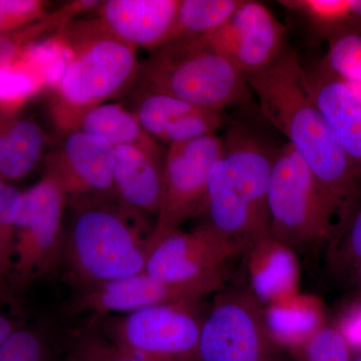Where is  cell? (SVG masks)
<instances>
[{
  "label": "cell",
  "instance_id": "6da1fadb",
  "mask_svg": "<svg viewBox=\"0 0 361 361\" xmlns=\"http://www.w3.org/2000/svg\"><path fill=\"white\" fill-rule=\"evenodd\" d=\"M246 78L262 113L305 161L345 224L360 192L361 172L318 110L296 52L287 44L272 65Z\"/></svg>",
  "mask_w": 361,
  "mask_h": 361
},
{
  "label": "cell",
  "instance_id": "7a4b0ae2",
  "mask_svg": "<svg viewBox=\"0 0 361 361\" xmlns=\"http://www.w3.org/2000/svg\"><path fill=\"white\" fill-rule=\"evenodd\" d=\"M73 217L63 242V262L82 287L144 272L149 240L142 213L114 199L68 201Z\"/></svg>",
  "mask_w": 361,
  "mask_h": 361
},
{
  "label": "cell",
  "instance_id": "3957f363",
  "mask_svg": "<svg viewBox=\"0 0 361 361\" xmlns=\"http://www.w3.org/2000/svg\"><path fill=\"white\" fill-rule=\"evenodd\" d=\"M71 59L51 90V113L63 133L90 109L118 96L139 77L137 49L116 39L97 18L73 20L59 30Z\"/></svg>",
  "mask_w": 361,
  "mask_h": 361
},
{
  "label": "cell",
  "instance_id": "277c9868",
  "mask_svg": "<svg viewBox=\"0 0 361 361\" xmlns=\"http://www.w3.org/2000/svg\"><path fill=\"white\" fill-rule=\"evenodd\" d=\"M141 90L220 111L248 101L246 75L206 37L173 40L141 63Z\"/></svg>",
  "mask_w": 361,
  "mask_h": 361
},
{
  "label": "cell",
  "instance_id": "5b68a950",
  "mask_svg": "<svg viewBox=\"0 0 361 361\" xmlns=\"http://www.w3.org/2000/svg\"><path fill=\"white\" fill-rule=\"evenodd\" d=\"M267 205L270 236L291 250H310L344 226L336 206L290 144L275 154Z\"/></svg>",
  "mask_w": 361,
  "mask_h": 361
},
{
  "label": "cell",
  "instance_id": "8992f818",
  "mask_svg": "<svg viewBox=\"0 0 361 361\" xmlns=\"http://www.w3.org/2000/svg\"><path fill=\"white\" fill-rule=\"evenodd\" d=\"M68 198L63 185L45 172L23 192L16 220L13 276L9 293L23 291L54 275L63 263V216Z\"/></svg>",
  "mask_w": 361,
  "mask_h": 361
},
{
  "label": "cell",
  "instance_id": "52a82bcc",
  "mask_svg": "<svg viewBox=\"0 0 361 361\" xmlns=\"http://www.w3.org/2000/svg\"><path fill=\"white\" fill-rule=\"evenodd\" d=\"M197 303L149 306L92 325L123 350L146 361H199L204 318Z\"/></svg>",
  "mask_w": 361,
  "mask_h": 361
},
{
  "label": "cell",
  "instance_id": "ba28073f",
  "mask_svg": "<svg viewBox=\"0 0 361 361\" xmlns=\"http://www.w3.org/2000/svg\"><path fill=\"white\" fill-rule=\"evenodd\" d=\"M199 361H282L264 308L250 291L216 297L202 325Z\"/></svg>",
  "mask_w": 361,
  "mask_h": 361
},
{
  "label": "cell",
  "instance_id": "9c48e42d",
  "mask_svg": "<svg viewBox=\"0 0 361 361\" xmlns=\"http://www.w3.org/2000/svg\"><path fill=\"white\" fill-rule=\"evenodd\" d=\"M222 155V139L216 135L169 146L164 160L160 208L149 237V250L186 221L205 212L209 174Z\"/></svg>",
  "mask_w": 361,
  "mask_h": 361
},
{
  "label": "cell",
  "instance_id": "30bf717a",
  "mask_svg": "<svg viewBox=\"0 0 361 361\" xmlns=\"http://www.w3.org/2000/svg\"><path fill=\"white\" fill-rule=\"evenodd\" d=\"M246 249L205 223L191 232L176 230L159 241L149 250L145 273L168 283L225 278L226 263Z\"/></svg>",
  "mask_w": 361,
  "mask_h": 361
},
{
  "label": "cell",
  "instance_id": "8fae6325",
  "mask_svg": "<svg viewBox=\"0 0 361 361\" xmlns=\"http://www.w3.org/2000/svg\"><path fill=\"white\" fill-rule=\"evenodd\" d=\"M225 279L168 283L149 277L144 271L115 281L82 287L68 310L71 314L90 312L99 318L111 312L130 313L149 306L199 303L210 294L222 290Z\"/></svg>",
  "mask_w": 361,
  "mask_h": 361
},
{
  "label": "cell",
  "instance_id": "7c38bea8",
  "mask_svg": "<svg viewBox=\"0 0 361 361\" xmlns=\"http://www.w3.org/2000/svg\"><path fill=\"white\" fill-rule=\"evenodd\" d=\"M204 37L245 75L272 65L287 45L284 25L251 0H241L227 23Z\"/></svg>",
  "mask_w": 361,
  "mask_h": 361
},
{
  "label": "cell",
  "instance_id": "4fadbf2b",
  "mask_svg": "<svg viewBox=\"0 0 361 361\" xmlns=\"http://www.w3.org/2000/svg\"><path fill=\"white\" fill-rule=\"evenodd\" d=\"M45 172L63 185L68 201L116 198L114 148L97 135L80 130L66 133L47 155Z\"/></svg>",
  "mask_w": 361,
  "mask_h": 361
},
{
  "label": "cell",
  "instance_id": "5bb4252c",
  "mask_svg": "<svg viewBox=\"0 0 361 361\" xmlns=\"http://www.w3.org/2000/svg\"><path fill=\"white\" fill-rule=\"evenodd\" d=\"M180 0H106L94 11L116 39L151 52L167 44Z\"/></svg>",
  "mask_w": 361,
  "mask_h": 361
},
{
  "label": "cell",
  "instance_id": "9a60e30c",
  "mask_svg": "<svg viewBox=\"0 0 361 361\" xmlns=\"http://www.w3.org/2000/svg\"><path fill=\"white\" fill-rule=\"evenodd\" d=\"M133 114L156 141H191L216 135L223 123L220 111L207 110L177 97L141 90Z\"/></svg>",
  "mask_w": 361,
  "mask_h": 361
},
{
  "label": "cell",
  "instance_id": "2e32d148",
  "mask_svg": "<svg viewBox=\"0 0 361 361\" xmlns=\"http://www.w3.org/2000/svg\"><path fill=\"white\" fill-rule=\"evenodd\" d=\"M222 142V159L233 184L270 231L268 188L276 153H269L241 127L230 128Z\"/></svg>",
  "mask_w": 361,
  "mask_h": 361
},
{
  "label": "cell",
  "instance_id": "e0dca14e",
  "mask_svg": "<svg viewBox=\"0 0 361 361\" xmlns=\"http://www.w3.org/2000/svg\"><path fill=\"white\" fill-rule=\"evenodd\" d=\"M205 212L213 229L248 249L259 240L270 236L269 229L233 184L222 157L209 174Z\"/></svg>",
  "mask_w": 361,
  "mask_h": 361
},
{
  "label": "cell",
  "instance_id": "ac0fdd59",
  "mask_svg": "<svg viewBox=\"0 0 361 361\" xmlns=\"http://www.w3.org/2000/svg\"><path fill=\"white\" fill-rule=\"evenodd\" d=\"M306 77L318 110L361 172V104L348 85L329 70L306 73Z\"/></svg>",
  "mask_w": 361,
  "mask_h": 361
},
{
  "label": "cell",
  "instance_id": "d6986e66",
  "mask_svg": "<svg viewBox=\"0 0 361 361\" xmlns=\"http://www.w3.org/2000/svg\"><path fill=\"white\" fill-rule=\"evenodd\" d=\"M164 160L134 147L114 148V185L118 200L140 213L158 214Z\"/></svg>",
  "mask_w": 361,
  "mask_h": 361
},
{
  "label": "cell",
  "instance_id": "ffe728a7",
  "mask_svg": "<svg viewBox=\"0 0 361 361\" xmlns=\"http://www.w3.org/2000/svg\"><path fill=\"white\" fill-rule=\"evenodd\" d=\"M47 139L32 118L0 114V180L11 184L32 172L44 156Z\"/></svg>",
  "mask_w": 361,
  "mask_h": 361
},
{
  "label": "cell",
  "instance_id": "44dd1931",
  "mask_svg": "<svg viewBox=\"0 0 361 361\" xmlns=\"http://www.w3.org/2000/svg\"><path fill=\"white\" fill-rule=\"evenodd\" d=\"M249 249L253 254V294L260 302L272 304L296 295L297 264L290 248L268 236Z\"/></svg>",
  "mask_w": 361,
  "mask_h": 361
},
{
  "label": "cell",
  "instance_id": "7402d4cb",
  "mask_svg": "<svg viewBox=\"0 0 361 361\" xmlns=\"http://www.w3.org/2000/svg\"><path fill=\"white\" fill-rule=\"evenodd\" d=\"M73 130L97 135L113 148L129 146L165 160L160 144L142 127L133 111L118 104L104 103L94 106L78 118Z\"/></svg>",
  "mask_w": 361,
  "mask_h": 361
},
{
  "label": "cell",
  "instance_id": "603a6c76",
  "mask_svg": "<svg viewBox=\"0 0 361 361\" xmlns=\"http://www.w3.org/2000/svg\"><path fill=\"white\" fill-rule=\"evenodd\" d=\"M297 294L269 304V310H264L273 339L280 348L286 346L292 353L325 325L324 310L320 300L312 296L300 298Z\"/></svg>",
  "mask_w": 361,
  "mask_h": 361
},
{
  "label": "cell",
  "instance_id": "cb8c5ba5",
  "mask_svg": "<svg viewBox=\"0 0 361 361\" xmlns=\"http://www.w3.org/2000/svg\"><path fill=\"white\" fill-rule=\"evenodd\" d=\"M99 1L78 0L49 11L42 20L13 32H0V66L11 63L35 40L58 32L80 13L94 11Z\"/></svg>",
  "mask_w": 361,
  "mask_h": 361
},
{
  "label": "cell",
  "instance_id": "d4e9b609",
  "mask_svg": "<svg viewBox=\"0 0 361 361\" xmlns=\"http://www.w3.org/2000/svg\"><path fill=\"white\" fill-rule=\"evenodd\" d=\"M241 0H180L169 42L202 37L224 25Z\"/></svg>",
  "mask_w": 361,
  "mask_h": 361
},
{
  "label": "cell",
  "instance_id": "484cf974",
  "mask_svg": "<svg viewBox=\"0 0 361 361\" xmlns=\"http://www.w3.org/2000/svg\"><path fill=\"white\" fill-rule=\"evenodd\" d=\"M47 92L39 75L18 56L0 66V114L16 115L27 102Z\"/></svg>",
  "mask_w": 361,
  "mask_h": 361
},
{
  "label": "cell",
  "instance_id": "4316f807",
  "mask_svg": "<svg viewBox=\"0 0 361 361\" xmlns=\"http://www.w3.org/2000/svg\"><path fill=\"white\" fill-rule=\"evenodd\" d=\"M59 30L35 40L20 54V58L39 75L49 92L58 85L71 59L70 49L61 39Z\"/></svg>",
  "mask_w": 361,
  "mask_h": 361
},
{
  "label": "cell",
  "instance_id": "83f0119b",
  "mask_svg": "<svg viewBox=\"0 0 361 361\" xmlns=\"http://www.w3.org/2000/svg\"><path fill=\"white\" fill-rule=\"evenodd\" d=\"M23 192L9 183L0 180V297L11 293L13 270L16 220Z\"/></svg>",
  "mask_w": 361,
  "mask_h": 361
},
{
  "label": "cell",
  "instance_id": "f1b7e54d",
  "mask_svg": "<svg viewBox=\"0 0 361 361\" xmlns=\"http://www.w3.org/2000/svg\"><path fill=\"white\" fill-rule=\"evenodd\" d=\"M56 353L47 329L21 324L0 345V361H56Z\"/></svg>",
  "mask_w": 361,
  "mask_h": 361
},
{
  "label": "cell",
  "instance_id": "f546056e",
  "mask_svg": "<svg viewBox=\"0 0 361 361\" xmlns=\"http://www.w3.org/2000/svg\"><path fill=\"white\" fill-rule=\"evenodd\" d=\"M296 361H353L355 355L334 325L325 324L293 351Z\"/></svg>",
  "mask_w": 361,
  "mask_h": 361
},
{
  "label": "cell",
  "instance_id": "4dcf8cb0",
  "mask_svg": "<svg viewBox=\"0 0 361 361\" xmlns=\"http://www.w3.org/2000/svg\"><path fill=\"white\" fill-rule=\"evenodd\" d=\"M327 70L346 84L361 82V35L341 32L332 39L327 54Z\"/></svg>",
  "mask_w": 361,
  "mask_h": 361
},
{
  "label": "cell",
  "instance_id": "1f68e13d",
  "mask_svg": "<svg viewBox=\"0 0 361 361\" xmlns=\"http://www.w3.org/2000/svg\"><path fill=\"white\" fill-rule=\"evenodd\" d=\"M68 356L78 361H146L123 350L92 324L73 338Z\"/></svg>",
  "mask_w": 361,
  "mask_h": 361
},
{
  "label": "cell",
  "instance_id": "d6a6232c",
  "mask_svg": "<svg viewBox=\"0 0 361 361\" xmlns=\"http://www.w3.org/2000/svg\"><path fill=\"white\" fill-rule=\"evenodd\" d=\"M280 4L302 13L316 27H334L351 16L349 0H289Z\"/></svg>",
  "mask_w": 361,
  "mask_h": 361
},
{
  "label": "cell",
  "instance_id": "836d02e7",
  "mask_svg": "<svg viewBox=\"0 0 361 361\" xmlns=\"http://www.w3.org/2000/svg\"><path fill=\"white\" fill-rule=\"evenodd\" d=\"M44 0H0V32H13L32 25L49 14Z\"/></svg>",
  "mask_w": 361,
  "mask_h": 361
},
{
  "label": "cell",
  "instance_id": "e575fe53",
  "mask_svg": "<svg viewBox=\"0 0 361 361\" xmlns=\"http://www.w3.org/2000/svg\"><path fill=\"white\" fill-rule=\"evenodd\" d=\"M336 265L355 271L361 263V208L350 223L336 254Z\"/></svg>",
  "mask_w": 361,
  "mask_h": 361
},
{
  "label": "cell",
  "instance_id": "d590c367",
  "mask_svg": "<svg viewBox=\"0 0 361 361\" xmlns=\"http://www.w3.org/2000/svg\"><path fill=\"white\" fill-rule=\"evenodd\" d=\"M334 326L345 338L353 355H361V297L342 311Z\"/></svg>",
  "mask_w": 361,
  "mask_h": 361
},
{
  "label": "cell",
  "instance_id": "8d00e7d4",
  "mask_svg": "<svg viewBox=\"0 0 361 361\" xmlns=\"http://www.w3.org/2000/svg\"><path fill=\"white\" fill-rule=\"evenodd\" d=\"M20 323L11 316L0 310V345L4 343L7 337L20 326Z\"/></svg>",
  "mask_w": 361,
  "mask_h": 361
},
{
  "label": "cell",
  "instance_id": "74e56055",
  "mask_svg": "<svg viewBox=\"0 0 361 361\" xmlns=\"http://www.w3.org/2000/svg\"><path fill=\"white\" fill-rule=\"evenodd\" d=\"M351 16L361 18V0H349Z\"/></svg>",
  "mask_w": 361,
  "mask_h": 361
},
{
  "label": "cell",
  "instance_id": "f35d334b",
  "mask_svg": "<svg viewBox=\"0 0 361 361\" xmlns=\"http://www.w3.org/2000/svg\"><path fill=\"white\" fill-rule=\"evenodd\" d=\"M346 84V82H345ZM349 90L353 92L355 99L361 104V82H356V84H346Z\"/></svg>",
  "mask_w": 361,
  "mask_h": 361
},
{
  "label": "cell",
  "instance_id": "ab89813d",
  "mask_svg": "<svg viewBox=\"0 0 361 361\" xmlns=\"http://www.w3.org/2000/svg\"><path fill=\"white\" fill-rule=\"evenodd\" d=\"M353 272L355 273L356 283H357V286L360 287L361 291V263L355 268Z\"/></svg>",
  "mask_w": 361,
  "mask_h": 361
},
{
  "label": "cell",
  "instance_id": "60d3db41",
  "mask_svg": "<svg viewBox=\"0 0 361 361\" xmlns=\"http://www.w3.org/2000/svg\"><path fill=\"white\" fill-rule=\"evenodd\" d=\"M353 361H361V355H355Z\"/></svg>",
  "mask_w": 361,
  "mask_h": 361
},
{
  "label": "cell",
  "instance_id": "b9f144b4",
  "mask_svg": "<svg viewBox=\"0 0 361 361\" xmlns=\"http://www.w3.org/2000/svg\"><path fill=\"white\" fill-rule=\"evenodd\" d=\"M63 361H78V360H73V358L70 357V356H68V357H66V360Z\"/></svg>",
  "mask_w": 361,
  "mask_h": 361
},
{
  "label": "cell",
  "instance_id": "7bdbcfd3",
  "mask_svg": "<svg viewBox=\"0 0 361 361\" xmlns=\"http://www.w3.org/2000/svg\"><path fill=\"white\" fill-rule=\"evenodd\" d=\"M360 35H361V33H360Z\"/></svg>",
  "mask_w": 361,
  "mask_h": 361
}]
</instances>
